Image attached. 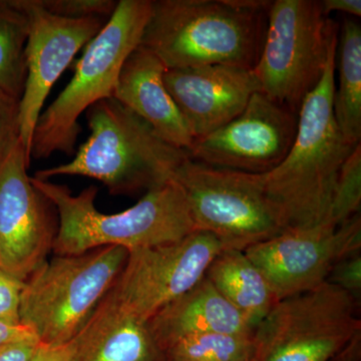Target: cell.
<instances>
[{
	"mask_svg": "<svg viewBox=\"0 0 361 361\" xmlns=\"http://www.w3.org/2000/svg\"><path fill=\"white\" fill-rule=\"evenodd\" d=\"M337 45L319 84L304 99L295 139L284 160L262 174L263 186L284 230L306 229L329 219L342 165L353 151L334 111Z\"/></svg>",
	"mask_w": 361,
	"mask_h": 361,
	"instance_id": "cell-1",
	"label": "cell"
},
{
	"mask_svg": "<svg viewBox=\"0 0 361 361\" xmlns=\"http://www.w3.org/2000/svg\"><path fill=\"white\" fill-rule=\"evenodd\" d=\"M272 1L157 0L141 44L167 70L204 66L253 68Z\"/></svg>",
	"mask_w": 361,
	"mask_h": 361,
	"instance_id": "cell-2",
	"label": "cell"
},
{
	"mask_svg": "<svg viewBox=\"0 0 361 361\" xmlns=\"http://www.w3.org/2000/svg\"><path fill=\"white\" fill-rule=\"evenodd\" d=\"M32 184L58 213L59 229L52 251L80 255L102 247L129 252L175 243L196 232L186 197L174 180L154 188L122 212L97 210V188L73 195L65 185L32 177Z\"/></svg>",
	"mask_w": 361,
	"mask_h": 361,
	"instance_id": "cell-3",
	"label": "cell"
},
{
	"mask_svg": "<svg viewBox=\"0 0 361 361\" xmlns=\"http://www.w3.org/2000/svg\"><path fill=\"white\" fill-rule=\"evenodd\" d=\"M85 115L90 134L73 160L37 171L35 178L82 176L103 183L115 196L134 195L172 180L189 157L114 97L92 104Z\"/></svg>",
	"mask_w": 361,
	"mask_h": 361,
	"instance_id": "cell-4",
	"label": "cell"
},
{
	"mask_svg": "<svg viewBox=\"0 0 361 361\" xmlns=\"http://www.w3.org/2000/svg\"><path fill=\"white\" fill-rule=\"evenodd\" d=\"M152 0H120L116 11L89 44L75 75L51 106L42 111L33 132L30 159L75 154L78 118L92 104L113 97L126 59L141 44L151 16Z\"/></svg>",
	"mask_w": 361,
	"mask_h": 361,
	"instance_id": "cell-5",
	"label": "cell"
},
{
	"mask_svg": "<svg viewBox=\"0 0 361 361\" xmlns=\"http://www.w3.org/2000/svg\"><path fill=\"white\" fill-rule=\"evenodd\" d=\"M129 251L102 247L80 255H54L25 282L20 323L44 345L77 336L122 272Z\"/></svg>",
	"mask_w": 361,
	"mask_h": 361,
	"instance_id": "cell-6",
	"label": "cell"
},
{
	"mask_svg": "<svg viewBox=\"0 0 361 361\" xmlns=\"http://www.w3.org/2000/svg\"><path fill=\"white\" fill-rule=\"evenodd\" d=\"M334 21L320 1H272L262 49L253 70L261 92L298 115L304 99L319 84L337 45Z\"/></svg>",
	"mask_w": 361,
	"mask_h": 361,
	"instance_id": "cell-7",
	"label": "cell"
},
{
	"mask_svg": "<svg viewBox=\"0 0 361 361\" xmlns=\"http://www.w3.org/2000/svg\"><path fill=\"white\" fill-rule=\"evenodd\" d=\"M173 180L184 192L197 231L213 235L223 249L245 251L285 231L262 174L211 167L188 157Z\"/></svg>",
	"mask_w": 361,
	"mask_h": 361,
	"instance_id": "cell-8",
	"label": "cell"
},
{
	"mask_svg": "<svg viewBox=\"0 0 361 361\" xmlns=\"http://www.w3.org/2000/svg\"><path fill=\"white\" fill-rule=\"evenodd\" d=\"M360 305L327 282L278 301L254 330L250 361H332L361 334Z\"/></svg>",
	"mask_w": 361,
	"mask_h": 361,
	"instance_id": "cell-9",
	"label": "cell"
},
{
	"mask_svg": "<svg viewBox=\"0 0 361 361\" xmlns=\"http://www.w3.org/2000/svg\"><path fill=\"white\" fill-rule=\"evenodd\" d=\"M222 250L213 235L196 231L175 243L130 251L108 295L123 312L148 322L202 281Z\"/></svg>",
	"mask_w": 361,
	"mask_h": 361,
	"instance_id": "cell-10",
	"label": "cell"
},
{
	"mask_svg": "<svg viewBox=\"0 0 361 361\" xmlns=\"http://www.w3.org/2000/svg\"><path fill=\"white\" fill-rule=\"evenodd\" d=\"M360 250L357 214L339 227L324 222L306 229L285 230L244 252L280 301L322 286L338 261Z\"/></svg>",
	"mask_w": 361,
	"mask_h": 361,
	"instance_id": "cell-11",
	"label": "cell"
},
{
	"mask_svg": "<svg viewBox=\"0 0 361 361\" xmlns=\"http://www.w3.org/2000/svg\"><path fill=\"white\" fill-rule=\"evenodd\" d=\"M18 142L0 161V268L25 282L47 262L59 229L56 208L32 184Z\"/></svg>",
	"mask_w": 361,
	"mask_h": 361,
	"instance_id": "cell-12",
	"label": "cell"
},
{
	"mask_svg": "<svg viewBox=\"0 0 361 361\" xmlns=\"http://www.w3.org/2000/svg\"><path fill=\"white\" fill-rule=\"evenodd\" d=\"M297 123L298 115L257 92L239 116L194 140L188 155L211 167L265 174L290 151Z\"/></svg>",
	"mask_w": 361,
	"mask_h": 361,
	"instance_id": "cell-13",
	"label": "cell"
},
{
	"mask_svg": "<svg viewBox=\"0 0 361 361\" xmlns=\"http://www.w3.org/2000/svg\"><path fill=\"white\" fill-rule=\"evenodd\" d=\"M14 2L28 20L26 80L20 101V135L30 159L33 132L52 87L75 54L101 32L108 20H71L47 13L35 0Z\"/></svg>",
	"mask_w": 361,
	"mask_h": 361,
	"instance_id": "cell-14",
	"label": "cell"
},
{
	"mask_svg": "<svg viewBox=\"0 0 361 361\" xmlns=\"http://www.w3.org/2000/svg\"><path fill=\"white\" fill-rule=\"evenodd\" d=\"M164 80L194 140L236 118L261 92L253 68L241 66L172 68Z\"/></svg>",
	"mask_w": 361,
	"mask_h": 361,
	"instance_id": "cell-15",
	"label": "cell"
},
{
	"mask_svg": "<svg viewBox=\"0 0 361 361\" xmlns=\"http://www.w3.org/2000/svg\"><path fill=\"white\" fill-rule=\"evenodd\" d=\"M167 68L139 45L126 59L113 97L171 146L188 153L194 139L165 85Z\"/></svg>",
	"mask_w": 361,
	"mask_h": 361,
	"instance_id": "cell-16",
	"label": "cell"
},
{
	"mask_svg": "<svg viewBox=\"0 0 361 361\" xmlns=\"http://www.w3.org/2000/svg\"><path fill=\"white\" fill-rule=\"evenodd\" d=\"M159 348L192 334L253 336V327L204 277L191 290L161 308L148 322Z\"/></svg>",
	"mask_w": 361,
	"mask_h": 361,
	"instance_id": "cell-17",
	"label": "cell"
},
{
	"mask_svg": "<svg viewBox=\"0 0 361 361\" xmlns=\"http://www.w3.org/2000/svg\"><path fill=\"white\" fill-rule=\"evenodd\" d=\"M77 361H165L149 331L106 294L75 337Z\"/></svg>",
	"mask_w": 361,
	"mask_h": 361,
	"instance_id": "cell-18",
	"label": "cell"
},
{
	"mask_svg": "<svg viewBox=\"0 0 361 361\" xmlns=\"http://www.w3.org/2000/svg\"><path fill=\"white\" fill-rule=\"evenodd\" d=\"M205 278L254 329L279 301L244 251L223 249L211 262Z\"/></svg>",
	"mask_w": 361,
	"mask_h": 361,
	"instance_id": "cell-19",
	"label": "cell"
},
{
	"mask_svg": "<svg viewBox=\"0 0 361 361\" xmlns=\"http://www.w3.org/2000/svg\"><path fill=\"white\" fill-rule=\"evenodd\" d=\"M338 47V87L334 90V111L339 130L351 147L361 139V27L345 18Z\"/></svg>",
	"mask_w": 361,
	"mask_h": 361,
	"instance_id": "cell-20",
	"label": "cell"
},
{
	"mask_svg": "<svg viewBox=\"0 0 361 361\" xmlns=\"http://www.w3.org/2000/svg\"><path fill=\"white\" fill-rule=\"evenodd\" d=\"M28 20L14 0H0V92L20 101L26 80Z\"/></svg>",
	"mask_w": 361,
	"mask_h": 361,
	"instance_id": "cell-21",
	"label": "cell"
},
{
	"mask_svg": "<svg viewBox=\"0 0 361 361\" xmlns=\"http://www.w3.org/2000/svg\"><path fill=\"white\" fill-rule=\"evenodd\" d=\"M252 337L214 332L187 334L168 341L161 351L165 361H249Z\"/></svg>",
	"mask_w": 361,
	"mask_h": 361,
	"instance_id": "cell-22",
	"label": "cell"
},
{
	"mask_svg": "<svg viewBox=\"0 0 361 361\" xmlns=\"http://www.w3.org/2000/svg\"><path fill=\"white\" fill-rule=\"evenodd\" d=\"M361 205V147L357 145L342 165L337 178L329 219L326 222L343 225L360 214Z\"/></svg>",
	"mask_w": 361,
	"mask_h": 361,
	"instance_id": "cell-23",
	"label": "cell"
},
{
	"mask_svg": "<svg viewBox=\"0 0 361 361\" xmlns=\"http://www.w3.org/2000/svg\"><path fill=\"white\" fill-rule=\"evenodd\" d=\"M47 13L71 20L99 18L109 20L116 11L115 0H35Z\"/></svg>",
	"mask_w": 361,
	"mask_h": 361,
	"instance_id": "cell-24",
	"label": "cell"
},
{
	"mask_svg": "<svg viewBox=\"0 0 361 361\" xmlns=\"http://www.w3.org/2000/svg\"><path fill=\"white\" fill-rule=\"evenodd\" d=\"M20 141V102L0 92V161Z\"/></svg>",
	"mask_w": 361,
	"mask_h": 361,
	"instance_id": "cell-25",
	"label": "cell"
},
{
	"mask_svg": "<svg viewBox=\"0 0 361 361\" xmlns=\"http://www.w3.org/2000/svg\"><path fill=\"white\" fill-rule=\"evenodd\" d=\"M326 282L346 292L360 304L361 254H353L338 261L332 268Z\"/></svg>",
	"mask_w": 361,
	"mask_h": 361,
	"instance_id": "cell-26",
	"label": "cell"
},
{
	"mask_svg": "<svg viewBox=\"0 0 361 361\" xmlns=\"http://www.w3.org/2000/svg\"><path fill=\"white\" fill-rule=\"evenodd\" d=\"M25 282L0 268V320L11 324L20 323V299Z\"/></svg>",
	"mask_w": 361,
	"mask_h": 361,
	"instance_id": "cell-27",
	"label": "cell"
},
{
	"mask_svg": "<svg viewBox=\"0 0 361 361\" xmlns=\"http://www.w3.org/2000/svg\"><path fill=\"white\" fill-rule=\"evenodd\" d=\"M39 345L35 334L7 342L0 345V361H30Z\"/></svg>",
	"mask_w": 361,
	"mask_h": 361,
	"instance_id": "cell-28",
	"label": "cell"
},
{
	"mask_svg": "<svg viewBox=\"0 0 361 361\" xmlns=\"http://www.w3.org/2000/svg\"><path fill=\"white\" fill-rule=\"evenodd\" d=\"M30 361H77V343L75 338L59 345L51 346L40 343Z\"/></svg>",
	"mask_w": 361,
	"mask_h": 361,
	"instance_id": "cell-29",
	"label": "cell"
},
{
	"mask_svg": "<svg viewBox=\"0 0 361 361\" xmlns=\"http://www.w3.org/2000/svg\"><path fill=\"white\" fill-rule=\"evenodd\" d=\"M320 6L325 16H329V14L334 11L346 13L355 18L361 16L360 0H322L320 1Z\"/></svg>",
	"mask_w": 361,
	"mask_h": 361,
	"instance_id": "cell-30",
	"label": "cell"
},
{
	"mask_svg": "<svg viewBox=\"0 0 361 361\" xmlns=\"http://www.w3.org/2000/svg\"><path fill=\"white\" fill-rule=\"evenodd\" d=\"M33 334L32 330L27 329L23 324H11L0 320V345L6 344L7 342L16 341V339L23 338Z\"/></svg>",
	"mask_w": 361,
	"mask_h": 361,
	"instance_id": "cell-31",
	"label": "cell"
},
{
	"mask_svg": "<svg viewBox=\"0 0 361 361\" xmlns=\"http://www.w3.org/2000/svg\"><path fill=\"white\" fill-rule=\"evenodd\" d=\"M360 358L361 334H358L332 361H360Z\"/></svg>",
	"mask_w": 361,
	"mask_h": 361,
	"instance_id": "cell-32",
	"label": "cell"
},
{
	"mask_svg": "<svg viewBox=\"0 0 361 361\" xmlns=\"http://www.w3.org/2000/svg\"><path fill=\"white\" fill-rule=\"evenodd\" d=\"M249 361H250V360H249Z\"/></svg>",
	"mask_w": 361,
	"mask_h": 361,
	"instance_id": "cell-33",
	"label": "cell"
}]
</instances>
